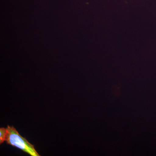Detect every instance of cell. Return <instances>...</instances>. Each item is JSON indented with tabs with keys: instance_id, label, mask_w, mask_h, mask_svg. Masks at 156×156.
<instances>
[{
	"instance_id": "1",
	"label": "cell",
	"mask_w": 156,
	"mask_h": 156,
	"mask_svg": "<svg viewBox=\"0 0 156 156\" xmlns=\"http://www.w3.org/2000/svg\"><path fill=\"white\" fill-rule=\"evenodd\" d=\"M5 141L9 145L18 148L31 156H40L34 147L23 137L13 126H8Z\"/></svg>"
},
{
	"instance_id": "2",
	"label": "cell",
	"mask_w": 156,
	"mask_h": 156,
	"mask_svg": "<svg viewBox=\"0 0 156 156\" xmlns=\"http://www.w3.org/2000/svg\"><path fill=\"white\" fill-rule=\"evenodd\" d=\"M7 132V128H0V144H2L5 141Z\"/></svg>"
}]
</instances>
